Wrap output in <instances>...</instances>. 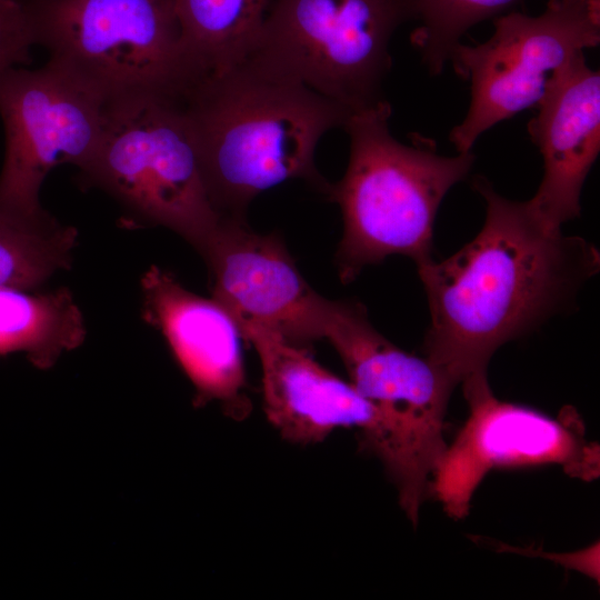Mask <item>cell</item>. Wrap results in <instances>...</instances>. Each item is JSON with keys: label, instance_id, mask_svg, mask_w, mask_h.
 Instances as JSON below:
<instances>
[{"label": "cell", "instance_id": "ac0fdd59", "mask_svg": "<svg viewBox=\"0 0 600 600\" xmlns=\"http://www.w3.org/2000/svg\"><path fill=\"white\" fill-rule=\"evenodd\" d=\"M418 21L411 43L432 76L442 72L451 50L473 26L503 14L520 0H406Z\"/></svg>", "mask_w": 600, "mask_h": 600}, {"label": "cell", "instance_id": "7c38bea8", "mask_svg": "<svg viewBox=\"0 0 600 600\" xmlns=\"http://www.w3.org/2000/svg\"><path fill=\"white\" fill-rule=\"evenodd\" d=\"M201 254L211 270L212 298L240 332L261 328L298 347L323 338L329 300L311 289L274 234L221 218Z\"/></svg>", "mask_w": 600, "mask_h": 600}, {"label": "cell", "instance_id": "9a60e30c", "mask_svg": "<svg viewBox=\"0 0 600 600\" xmlns=\"http://www.w3.org/2000/svg\"><path fill=\"white\" fill-rule=\"evenodd\" d=\"M86 336L83 314L68 288L0 287V354L22 352L37 368L49 369Z\"/></svg>", "mask_w": 600, "mask_h": 600}, {"label": "cell", "instance_id": "30bf717a", "mask_svg": "<svg viewBox=\"0 0 600 600\" xmlns=\"http://www.w3.org/2000/svg\"><path fill=\"white\" fill-rule=\"evenodd\" d=\"M241 334L258 352L264 411L284 439L308 444L321 441L338 428H357L384 464L399 500L411 503L421 498L427 478L406 440L350 382L271 331L249 327Z\"/></svg>", "mask_w": 600, "mask_h": 600}, {"label": "cell", "instance_id": "277c9868", "mask_svg": "<svg viewBox=\"0 0 600 600\" xmlns=\"http://www.w3.org/2000/svg\"><path fill=\"white\" fill-rule=\"evenodd\" d=\"M36 44L106 101L183 99L202 78L182 39L174 0H21Z\"/></svg>", "mask_w": 600, "mask_h": 600}, {"label": "cell", "instance_id": "2e32d148", "mask_svg": "<svg viewBox=\"0 0 600 600\" xmlns=\"http://www.w3.org/2000/svg\"><path fill=\"white\" fill-rule=\"evenodd\" d=\"M269 0H174L184 47L204 77L231 69L252 51Z\"/></svg>", "mask_w": 600, "mask_h": 600}, {"label": "cell", "instance_id": "5b68a950", "mask_svg": "<svg viewBox=\"0 0 600 600\" xmlns=\"http://www.w3.org/2000/svg\"><path fill=\"white\" fill-rule=\"evenodd\" d=\"M80 171L128 211L177 232L200 253L221 220L204 186L182 99L108 100L99 143Z\"/></svg>", "mask_w": 600, "mask_h": 600}, {"label": "cell", "instance_id": "8fae6325", "mask_svg": "<svg viewBox=\"0 0 600 600\" xmlns=\"http://www.w3.org/2000/svg\"><path fill=\"white\" fill-rule=\"evenodd\" d=\"M323 338L342 359L350 383L396 426L431 478L447 447L444 417L456 386L426 358L380 334L360 303L329 300Z\"/></svg>", "mask_w": 600, "mask_h": 600}, {"label": "cell", "instance_id": "3957f363", "mask_svg": "<svg viewBox=\"0 0 600 600\" xmlns=\"http://www.w3.org/2000/svg\"><path fill=\"white\" fill-rule=\"evenodd\" d=\"M391 113L383 99L353 111L343 126L350 139L348 167L327 191L343 218L337 254L343 282L388 256L410 257L417 266L432 259L439 206L474 162L472 151L442 156L419 134L411 144L398 141L389 128Z\"/></svg>", "mask_w": 600, "mask_h": 600}, {"label": "cell", "instance_id": "ba28073f", "mask_svg": "<svg viewBox=\"0 0 600 600\" xmlns=\"http://www.w3.org/2000/svg\"><path fill=\"white\" fill-rule=\"evenodd\" d=\"M106 99L53 61L38 69L13 67L0 74L4 159L0 210L22 216L46 211L41 186L57 166L80 170L94 153Z\"/></svg>", "mask_w": 600, "mask_h": 600}, {"label": "cell", "instance_id": "e0dca14e", "mask_svg": "<svg viewBox=\"0 0 600 600\" xmlns=\"http://www.w3.org/2000/svg\"><path fill=\"white\" fill-rule=\"evenodd\" d=\"M78 230L43 211L22 216L0 210V287L37 290L70 269Z\"/></svg>", "mask_w": 600, "mask_h": 600}, {"label": "cell", "instance_id": "6da1fadb", "mask_svg": "<svg viewBox=\"0 0 600 600\" xmlns=\"http://www.w3.org/2000/svg\"><path fill=\"white\" fill-rule=\"evenodd\" d=\"M486 202L479 233L443 261L417 266L430 310L424 358L456 387L487 376L502 344L568 310L600 268L597 248L546 224L477 176Z\"/></svg>", "mask_w": 600, "mask_h": 600}, {"label": "cell", "instance_id": "d6986e66", "mask_svg": "<svg viewBox=\"0 0 600 600\" xmlns=\"http://www.w3.org/2000/svg\"><path fill=\"white\" fill-rule=\"evenodd\" d=\"M36 46L31 22L21 0H0V74L28 63Z\"/></svg>", "mask_w": 600, "mask_h": 600}, {"label": "cell", "instance_id": "7a4b0ae2", "mask_svg": "<svg viewBox=\"0 0 600 600\" xmlns=\"http://www.w3.org/2000/svg\"><path fill=\"white\" fill-rule=\"evenodd\" d=\"M201 174L221 218H239L261 192L306 179L319 141L352 113L307 86L249 60L202 77L183 98Z\"/></svg>", "mask_w": 600, "mask_h": 600}, {"label": "cell", "instance_id": "52a82bcc", "mask_svg": "<svg viewBox=\"0 0 600 600\" xmlns=\"http://www.w3.org/2000/svg\"><path fill=\"white\" fill-rule=\"evenodd\" d=\"M484 42H459L448 62L470 83V103L449 140L472 151L494 124L537 107L556 71L574 53L600 43V0H549L538 16L508 12Z\"/></svg>", "mask_w": 600, "mask_h": 600}, {"label": "cell", "instance_id": "4fadbf2b", "mask_svg": "<svg viewBox=\"0 0 600 600\" xmlns=\"http://www.w3.org/2000/svg\"><path fill=\"white\" fill-rule=\"evenodd\" d=\"M537 109L528 132L542 157L543 176L528 201L546 224L561 229L579 217L581 190L600 151V73L584 51L556 71Z\"/></svg>", "mask_w": 600, "mask_h": 600}, {"label": "cell", "instance_id": "9c48e42d", "mask_svg": "<svg viewBox=\"0 0 600 600\" xmlns=\"http://www.w3.org/2000/svg\"><path fill=\"white\" fill-rule=\"evenodd\" d=\"M469 416L434 468L428 490L453 519L466 517L474 491L492 469L557 464L571 477L593 480L599 446L584 437L578 413L550 418L497 399L488 377L462 383Z\"/></svg>", "mask_w": 600, "mask_h": 600}, {"label": "cell", "instance_id": "8992f818", "mask_svg": "<svg viewBox=\"0 0 600 600\" xmlns=\"http://www.w3.org/2000/svg\"><path fill=\"white\" fill-rule=\"evenodd\" d=\"M406 0H277L246 58L351 112L381 100Z\"/></svg>", "mask_w": 600, "mask_h": 600}, {"label": "cell", "instance_id": "5bb4252c", "mask_svg": "<svg viewBox=\"0 0 600 600\" xmlns=\"http://www.w3.org/2000/svg\"><path fill=\"white\" fill-rule=\"evenodd\" d=\"M140 284L143 318L166 338L199 402L217 401L233 417L246 414L242 334L230 313L157 266L143 273Z\"/></svg>", "mask_w": 600, "mask_h": 600}]
</instances>
